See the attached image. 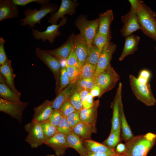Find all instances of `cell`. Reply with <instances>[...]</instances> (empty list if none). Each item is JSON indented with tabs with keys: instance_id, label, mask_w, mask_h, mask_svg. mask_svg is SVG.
<instances>
[{
	"instance_id": "6da1fadb",
	"label": "cell",
	"mask_w": 156,
	"mask_h": 156,
	"mask_svg": "<svg viewBox=\"0 0 156 156\" xmlns=\"http://www.w3.org/2000/svg\"><path fill=\"white\" fill-rule=\"evenodd\" d=\"M129 2L136 12L140 30L147 36L156 40V14L143 1L129 0Z\"/></svg>"
},
{
	"instance_id": "7a4b0ae2",
	"label": "cell",
	"mask_w": 156,
	"mask_h": 156,
	"mask_svg": "<svg viewBox=\"0 0 156 156\" xmlns=\"http://www.w3.org/2000/svg\"><path fill=\"white\" fill-rule=\"evenodd\" d=\"M156 144V133L148 132L134 136L125 143L126 156H147Z\"/></svg>"
},
{
	"instance_id": "3957f363",
	"label": "cell",
	"mask_w": 156,
	"mask_h": 156,
	"mask_svg": "<svg viewBox=\"0 0 156 156\" xmlns=\"http://www.w3.org/2000/svg\"><path fill=\"white\" fill-rule=\"evenodd\" d=\"M57 8L56 4L49 2L41 5L39 10L28 8L24 10L25 17L18 22L21 26L28 25L30 28H34L37 23L40 25L41 20L48 14L55 12Z\"/></svg>"
},
{
	"instance_id": "277c9868",
	"label": "cell",
	"mask_w": 156,
	"mask_h": 156,
	"mask_svg": "<svg viewBox=\"0 0 156 156\" xmlns=\"http://www.w3.org/2000/svg\"><path fill=\"white\" fill-rule=\"evenodd\" d=\"M129 83L133 93L139 101L148 106H153L156 104V99L151 90L149 83L140 82L134 75L129 76Z\"/></svg>"
},
{
	"instance_id": "5b68a950",
	"label": "cell",
	"mask_w": 156,
	"mask_h": 156,
	"mask_svg": "<svg viewBox=\"0 0 156 156\" xmlns=\"http://www.w3.org/2000/svg\"><path fill=\"white\" fill-rule=\"evenodd\" d=\"M75 25L80 31L79 34L88 45L92 44L99 28L98 18L89 21L87 19L86 15H81L77 18Z\"/></svg>"
},
{
	"instance_id": "8992f818",
	"label": "cell",
	"mask_w": 156,
	"mask_h": 156,
	"mask_svg": "<svg viewBox=\"0 0 156 156\" xmlns=\"http://www.w3.org/2000/svg\"><path fill=\"white\" fill-rule=\"evenodd\" d=\"M95 78L96 84L101 88L103 94L114 87L120 76L110 64Z\"/></svg>"
},
{
	"instance_id": "52a82bcc",
	"label": "cell",
	"mask_w": 156,
	"mask_h": 156,
	"mask_svg": "<svg viewBox=\"0 0 156 156\" xmlns=\"http://www.w3.org/2000/svg\"><path fill=\"white\" fill-rule=\"evenodd\" d=\"M25 130L27 135L25 140L32 148H37L44 144V134L40 123L31 121L25 125Z\"/></svg>"
},
{
	"instance_id": "ba28073f",
	"label": "cell",
	"mask_w": 156,
	"mask_h": 156,
	"mask_svg": "<svg viewBox=\"0 0 156 156\" xmlns=\"http://www.w3.org/2000/svg\"><path fill=\"white\" fill-rule=\"evenodd\" d=\"M35 51L36 56L48 67L53 74L55 79L56 90L58 92L61 69L60 61L46 50L36 47Z\"/></svg>"
},
{
	"instance_id": "9c48e42d",
	"label": "cell",
	"mask_w": 156,
	"mask_h": 156,
	"mask_svg": "<svg viewBox=\"0 0 156 156\" xmlns=\"http://www.w3.org/2000/svg\"><path fill=\"white\" fill-rule=\"evenodd\" d=\"M67 21L66 17L64 16L62 18L58 24H52L48 26L46 29L43 31H40L32 28V36L35 39L42 40L44 42L48 40L52 44L55 39L61 34L59 30V28L64 26Z\"/></svg>"
},
{
	"instance_id": "30bf717a",
	"label": "cell",
	"mask_w": 156,
	"mask_h": 156,
	"mask_svg": "<svg viewBox=\"0 0 156 156\" xmlns=\"http://www.w3.org/2000/svg\"><path fill=\"white\" fill-rule=\"evenodd\" d=\"M28 105L27 102L14 103L0 98V111L22 122L23 113Z\"/></svg>"
},
{
	"instance_id": "8fae6325",
	"label": "cell",
	"mask_w": 156,
	"mask_h": 156,
	"mask_svg": "<svg viewBox=\"0 0 156 156\" xmlns=\"http://www.w3.org/2000/svg\"><path fill=\"white\" fill-rule=\"evenodd\" d=\"M121 20L123 23L120 33L124 37H127L138 30H140L137 16L134 10L131 7L129 11L122 16Z\"/></svg>"
},
{
	"instance_id": "7c38bea8",
	"label": "cell",
	"mask_w": 156,
	"mask_h": 156,
	"mask_svg": "<svg viewBox=\"0 0 156 156\" xmlns=\"http://www.w3.org/2000/svg\"><path fill=\"white\" fill-rule=\"evenodd\" d=\"M78 3L76 1L62 0L58 9L55 12L50 14L48 22L52 24H57L59 20L66 14L72 15L75 12Z\"/></svg>"
},
{
	"instance_id": "4fadbf2b",
	"label": "cell",
	"mask_w": 156,
	"mask_h": 156,
	"mask_svg": "<svg viewBox=\"0 0 156 156\" xmlns=\"http://www.w3.org/2000/svg\"><path fill=\"white\" fill-rule=\"evenodd\" d=\"M117 49L116 44L109 41L103 47L98 61L95 77L110 65L113 54Z\"/></svg>"
},
{
	"instance_id": "5bb4252c",
	"label": "cell",
	"mask_w": 156,
	"mask_h": 156,
	"mask_svg": "<svg viewBox=\"0 0 156 156\" xmlns=\"http://www.w3.org/2000/svg\"><path fill=\"white\" fill-rule=\"evenodd\" d=\"M44 144L51 147L57 156L64 155L66 149L70 148L66 135L58 132L51 138L46 140Z\"/></svg>"
},
{
	"instance_id": "9a60e30c",
	"label": "cell",
	"mask_w": 156,
	"mask_h": 156,
	"mask_svg": "<svg viewBox=\"0 0 156 156\" xmlns=\"http://www.w3.org/2000/svg\"><path fill=\"white\" fill-rule=\"evenodd\" d=\"M52 101L45 100L41 104L34 108L32 121L38 123L49 120L53 110Z\"/></svg>"
},
{
	"instance_id": "2e32d148",
	"label": "cell",
	"mask_w": 156,
	"mask_h": 156,
	"mask_svg": "<svg viewBox=\"0 0 156 156\" xmlns=\"http://www.w3.org/2000/svg\"><path fill=\"white\" fill-rule=\"evenodd\" d=\"M74 34L69 36L66 41L61 46L53 50L46 51L57 58L59 61L66 60L74 46Z\"/></svg>"
},
{
	"instance_id": "e0dca14e",
	"label": "cell",
	"mask_w": 156,
	"mask_h": 156,
	"mask_svg": "<svg viewBox=\"0 0 156 156\" xmlns=\"http://www.w3.org/2000/svg\"><path fill=\"white\" fill-rule=\"evenodd\" d=\"M18 16V6L14 4L12 0H0V21Z\"/></svg>"
},
{
	"instance_id": "ac0fdd59",
	"label": "cell",
	"mask_w": 156,
	"mask_h": 156,
	"mask_svg": "<svg viewBox=\"0 0 156 156\" xmlns=\"http://www.w3.org/2000/svg\"><path fill=\"white\" fill-rule=\"evenodd\" d=\"M122 83L120 82L112 105L113 113L111 132L116 131L120 127V99L122 97Z\"/></svg>"
},
{
	"instance_id": "d6986e66",
	"label": "cell",
	"mask_w": 156,
	"mask_h": 156,
	"mask_svg": "<svg viewBox=\"0 0 156 156\" xmlns=\"http://www.w3.org/2000/svg\"><path fill=\"white\" fill-rule=\"evenodd\" d=\"M74 45L76 54L81 67L85 63L88 52V45L79 34L74 36Z\"/></svg>"
},
{
	"instance_id": "ffe728a7",
	"label": "cell",
	"mask_w": 156,
	"mask_h": 156,
	"mask_svg": "<svg viewBox=\"0 0 156 156\" xmlns=\"http://www.w3.org/2000/svg\"><path fill=\"white\" fill-rule=\"evenodd\" d=\"M73 131L84 140L90 139L92 134L96 133L97 129L96 125L81 121L73 128Z\"/></svg>"
},
{
	"instance_id": "44dd1931",
	"label": "cell",
	"mask_w": 156,
	"mask_h": 156,
	"mask_svg": "<svg viewBox=\"0 0 156 156\" xmlns=\"http://www.w3.org/2000/svg\"><path fill=\"white\" fill-rule=\"evenodd\" d=\"M98 18L99 22L98 31L106 36L110 37V27L114 18L112 10H108L100 14Z\"/></svg>"
},
{
	"instance_id": "7402d4cb",
	"label": "cell",
	"mask_w": 156,
	"mask_h": 156,
	"mask_svg": "<svg viewBox=\"0 0 156 156\" xmlns=\"http://www.w3.org/2000/svg\"><path fill=\"white\" fill-rule=\"evenodd\" d=\"M0 72L8 85L15 92L21 95L14 85V79L16 75L13 73L10 60H9L6 63L0 66Z\"/></svg>"
},
{
	"instance_id": "603a6c76",
	"label": "cell",
	"mask_w": 156,
	"mask_h": 156,
	"mask_svg": "<svg viewBox=\"0 0 156 156\" xmlns=\"http://www.w3.org/2000/svg\"><path fill=\"white\" fill-rule=\"evenodd\" d=\"M140 40L139 36L132 34L126 37L123 50L119 58L120 61L136 51Z\"/></svg>"
},
{
	"instance_id": "cb8c5ba5",
	"label": "cell",
	"mask_w": 156,
	"mask_h": 156,
	"mask_svg": "<svg viewBox=\"0 0 156 156\" xmlns=\"http://www.w3.org/2000/svg\"><path fill=\"white\" fill-rule=\"evenodd\" d=\"M99 103V101L97 100L94 102V104L92 107L88 109L83 108L80 111V117L81 121L96 124Z\"/></svg>"
},
{
	"instance_id": "d4e9b609",
	"label": "cell",
	"mask_w": 156,
	"mask_h": 156,
	"mask_svg": "<svg viewBox=\"0 0 156 156\" xmlns=\"http://www.w3.org/2000/svg\"><path fill=\"white\" fill-rule=\"evenodd\" d=\"M76 87V83L69 84L58 94L56 97L52 101L53 109H59L62 104L75 92Z\"/></svg>"
},
{
	"instance_id": "484cf974",
	"label": "cell",
	"mask_w": 156,
	"mask_h": 156,
	"mask_svg": "<svg viewBox=\"0 0 156 156\" xmlns=\"http://www.w3.org/2000/svg\"><path fill=\"white\" fill-rule=\"evenodd\" d=\"M120 127L122 139L126 143L133 138L134 135L127 122L125 115L122 101V97L120 99Z\"/></svg>"
},
{
	"instance_id": "4316f807",
	"label": "cell",
	"mask_w": 156,
	"mask_h": 156,
	"mask_svg": "<svg viewBox=\"0 0 156 156\" xmlns=\"http://www.w3.org/2000/svg\"><path fill=\"white\" fill-rule=\"evenodd\" d=\"M0 98L8 101L14 103L22 102L20 100L21 95L14 91L3 81L2 78H0Z\"/></svg>"
},
{
	"instance_id": "83f0119b",
	"label": "cell",
	"mask_w": 156,
	"mask_h": 156,
	"mask_svg": "<svg viewBox=\"0 0 156 156\" xmlns=\"http://www.w3.org/2000/svg\"><path fill=\"white\" fill-rule=\"evenodd\" d=\"M83 144L87 153H102L115 151L114 149L109 148L103 143L90 139L83 140Z\"/></svg>"
},
{
	"instance_id": "f1b7e54d",
	"label": "cell",
	"mask_w": 156,
	"mask_h": 156,
	"mask_svg": "<svg viewBox=\"0 0 156 156\" xmlns=\"http://www.w3.org/2000/svg\"><path fill=\"white\" fill-rule=\"evenodd\" d=\"M66 139L70 148L76 150L80 156H84L87 152L84 148L83 140L72 131L66 135Z\"/></svg>"
},
{
	"instance_id": "f546056e",
	"label": "cell",
	"mask_w": 156,
	"mask_h": 156,
	"mask_svg": "<svg viewBox=\"0 0 156 156\" xmlns=\"http://www.w3.org/2000/svg\"><path fill=\"white\" fill-rule=\"evenodd\" d=\"M120 127L116 131L111 132L108 137L103 144L112 149H114L120 140Z\"/></svg>"
},
{
	"instance_id": "4dcf8cb0",
	"label": "cell",
	"mask_w": 156,
	"mask_h": 156,
	"mask_svg": "<svg viewBox=\"0 0 156 156\" xmlns=\"http://www.w3.org/2000/svg\"><path fill=\"white\" fill-rule=\"evenodd\" d=\"M97 66L86 63L81 67L78 80L95 77Z\"/></svg>"
},
{
	"instance_id": "1f68e13d",
	"label": "cell",
	"mask_w": 156,
	"mask_h": 156,
	"mask_svg": "<svg viewBox=\"0 0 156 156\" xmlns=\"http://www.w3.org/2000/svg\"><path fill=\"white\" fill-rule=\"evenodd\" d=\"M101 52L95 46H88V55L85 63L97 65Z\"/></svg>"
},
{
	"instance_id": "d6a6232c",
	"label": "cell",
	"mask_w": 156,
	"mask_h": 156,
	"mask_svg": "<svg viewBox=\"0 0 156 156\" xmlns=\"http://www.w3.org/2000/svg\"><path fill=\"white\" fill-rule=\"evenodd\" d=\"M40 124L43 132L45 140L51 138L57 133V127L53 125L49 120L40 123Z\"/></svg>"
},
{
	"instance_id": "836d02e7",
	"label": "cell",
	"mask_w": 156,
	"mask_h": 156,
	"mask_svg": "<svg viewBox=\"0 0 156 156\" xmlns=\"http://www.w3.org/2000/svg\"><path fill=\"white\" fill-rule=\"evenodd\" d=\"M75 83L76 90L85 89L89 91L96 85L95 77L78 80Z\"/></svg>"
},
{
	"instance_id": "e575fe53",
	"label": "cell",
	"mask_w": 156,
	"mask_h": 156,
	"mask_svg": "<svg viewBox=\"0 0 156 156\" xmlns=\"http://www.w3.org/2000/svg\"><path fill=\"white\" fill-rule=\"evenodd\" d=\"M110 37L104 35L98 31L96 33L92 43L102 52L105 45L110 41Z\"/></svg>"
},
{
	"instance_id": "d590c367",
	"label": "cell",
	"mask_w": 156,
	"mask_h": 156,
	"mask_svg": "<svg viewBox=\"0 0 156 156\" xmlns=\"http://www.w3.org/2000/svg\"><path fill=\"white\" fill-rule=\"evenodd\" d=\"M69 84V81L66 67H62L60 70L58 94Z\"/></svg>"
},
{
	"instance_id": "8d00e7d4",
	"label": "cell",
	"mask_w": 156,
	"mask_h": 156,
	"mask_svg": "<svg viewBox=\"0 0 156 156\" xmlns=\"http://www.w3.org/2000/svg\"><path fill=\"white\" fill-rule=\"evenodd\" d=\"M67 62L68 65L76 68L80 71L81 67L79 63L76 54L74 45L67 59Z\"/></svg>"
},
{
	"instance_id": "74e56055",
	"label": "cell",
	"mask_w": 156,
	"mask_h": 156,
	"mask_svg": "<svg viewBox=\"0 0 156 156\" xmlns=\"http://www.w3.org/2000/svg\"><path fill=\"white\" fill-rule=\"evenodd\" d=\"M57 132L66 135L73 131V128L66 118L63 117L62 120L57 127Z\"/></svg>"
},
{
	"instance_id": "f35d334b",
	"label": "cell",
	"mask_w": 156,
	"mask_h": 156,
	"mask_svg": "<svg viewBox=\"0 0 156 156\" xmlns=\"http://www.w3.org/2000/svg\"><path fill=\"white\" fill-rule=\"evenodd\" d=\"M59 110L63 117L66 118L76 111L68 99L62 104Z\"/></svg>"
},
{
	"instance_id": "ab89813d",
	"label": "cell",
	"mask_w": 156,
	"mask_h": 156,
	"mask_svg": "<svg viewBox=\"0 0 156 156\" xmlns=\"http://www.w3.org/2000/svg\"><path fill=\"white\" fill-rule=\"evenodd\" d=\"M67 72L69 81V84L75 83L78 80L80 72L76 68L69 66H66Z\"/></svg>"
},
{
	"instance_id": "60d3db41",
	"label": "cell",
	"mask_w": 156,
	"mask_h": 156,
	"mask_svg": "<svg viewBox=\"0 0 156 156\" xmlns=\"http://www.w3.org/2000/svg\"><path fill=\"white\" fill-rule=\"evenodd\" d=\"M63 117L61 112L59 109H53L49 120L53 125L57 127Z\"/></svg>"
},
{
	"instance_id": "b9f144b4",
	"label": "cell",
	"mask_w": 156,
	"mask_h": 156,
	"mask_svg": "<svg viewBox=\"0 0 156 156\" xmlns=\"http://www.w3.org/2000/svg\"><path fill=\"white\" fill-rule=\"evenodd\" d=\"M68 99L76 111H80L83 108L82 102L77 92L75 91Z\"/></svg>"
},
{
	"instance_id": "7bdbcfd3",
	"label": "cell",
	"mask_w": 156,
	"mask_h": 156,
	"mask_svg": "<svg viewBox=\"0 0 156 156\" xmlns=\"http://www.w3.org/2000/svg\"><path fill=\"white\" fill-rule=\"evenodd\" d=\"M80 111H76L72 113L66 118L68 122L73 129L78 123L81 121L80 117Z\"/></svg>"
},
{
	"instance_id": "ee69618b",
	"label": "cell",
	"mask_w": 156,
	"mask_h": 156,
	"mask_svg": "<svg viewBox=\"0 0 156 156\" xmlns=\"http://www.w3.org/2000/svg\"><path fill=\"white\" fill-rule=\"evenodd\" d=\"M5 41L3 38L0 37V65H2L6 63L9 60L6 54L4 45Z\"/></svg>"
},
{
	"instance_id": "f6af8a7d",
	"label": "cell",
	"mask_w": 156,
	"mask_h": 156,
	"mask_svg": "<svg viewBox=\"0 0 156 156\" xmlns=\"http://www.w3.org/2000/svg\"><path fill=\"white\" fill-rule=\"evenodd\" d=\"M49 0H12L13 2L15 4L18 6L23 7L33 2H36L42 5L49 3Z\"/></svg>"
},
{
	"instance_id": "bcb514c9",
	"label": "cell",
	"mask_w": 156,
	"mask_h": 156,
	"mask_svg": "<svg viewBox=\"0 0 156 156\" xmlns=\"http://www.w3.org/2000/svg\"><path fill=\"white\" fill-rule=\"evenodd\" d=\"M151 76V73L148 70L144 69L140 71L137 78L140 82L146 83H149V81Z\"/></svg>"
},
{
	"instance_id": "7dc6e473",
	"label": "cell",
	"mask_w": 156,
	"mask_h": 156,
	"mask_svg": "<svg viewBox=\"0 0 156 156\" xmlns=\"http://www.w3.org/2000/svg\"><path fill=\"white\" fill-rule=\"evenodd\" d=\"M94 103L93 97L90 93H89L86 97L85 103L82 105L83 108H89L93 106Z\"/></svg>"
},
{
	"instance_id": "c3c4849f",
	"label": "cell",
	"mask_w": 156,
	"mask_h": 156,
	"mask_svg": "<svg viewBox=\"0 0 156 156\" xmlns=\"http://www.w3.org/2000/svg\"><path fill=\"white\" fill-rule=\"evenodd\" d=\"M90 93L93 97H101L103 95L100 87L97 85L94 86L90 90Z\"/></svg>"
},
{
	"instance_id": "681fc988",
	"label": "cell",
	"mask_w": 156,
	"mask_h": 156,
	"mask_svg": "<svg viewBox=\"0 0 156 156\" xmlns=\"http://www.w3.org/2000/svg\"><path fill=\"white\" fill-rule=\"evenodd\" d=\"M75 91L78 93L83 105L85 103L90 91L85 89H79L76 90Z\"/></svg>"
},
{
	"instance_id": "f907efd6",
	"label": "cell",
	"mask_w": 156,
	"mask_h": 156,
	"mask_svg": "<svg viewBox=\"0 0 156 156\" xmlns=\"http://www.w3.org/2000/svg\"><path fill=\"white\" fill-rule=\"evenodd\" d=\"M116 154L115 151L102 153H87L84 156H115Z\"/></svg>"
},
{
	"instance_id": "816d5d0a",
	"label": "cell",
	"mask_w": 156,
	"mask_h": 156,
	"mask_svg": "<svg viewBox=\"0 0 156 156\" xmlns=\"http://www.w3.org/2000/svg\"><path fill=\"white\" fill-rule=\"evenodd\" d=\"M126 149L125 144L119 143L116 146L115 148V152L116 154L120 155L123 154Z\"/></svg>"
},
{
	"instance_id": "f5cc1de1",
	"label": "cell",
	"mask_w": 156,
	"mask_h": 156,
	"mask_svg": "<svg viewBox=\"0 0 156 156\" xmlns=\"http://www.w3.org/2000/svg\"><path fill=\"white\" fill-rule=\"evenodd\" d=\"M115 156H126L124 155L123 154H121L120 155H117L116 154Z\"/></svg>"
},
{
	"instance_id": "db71d44e",
	"label": "cell",
	"mask_w": 156,
	"mask_h": 156,
	"mask_svg": "<svg viewBox=\"0 0 156 156\" xmlns=\"http://www.w3.org/2000/svg\"><path fill=\"white\" fill-rule=\"evenodd\" d=\"M45 156H55V155H53L49 154V155H47Z\"/></svg>"
},
{
	"instance_id": "11a10c76",
	"label": "cell",
	"mask_w": 156,
	"mask_h": 156,
	"mask_svg": "<svg viewBox=\"0 0 156 156\" xmlns=\"http://www.w3.org/2000/svg\"><path fill=\"white\" fill-rule=\"evenodd\" d=\"M155 49L156 50V46H155Z\"/></svg>"
}]
</instances>
